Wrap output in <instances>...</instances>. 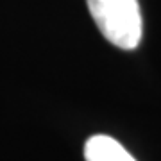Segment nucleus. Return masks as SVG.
Listing matches in <instances>:
<instances>
[{
    "label": "nucleus",
    "instance_id": "f03ea898",
    "mask_svg": "<svg viewBox=\"0 0 161 161\" xmlns=\"http://www.w3.org/2000/svg\"><path fill=\"white\" fill-rule=\"evenodd\" d=\"M84 158L86 161H136L124 145L106 134H95L88 138L84 145Z\"/></svg>",
    "mask_w": 161,
    "mask_h": 161
},
{
    "label": "nucleus",
    "instance_id": "f257e3e1",
    "mask_svg": "<svg viewBox=\"0 0 161 161\" xmlns=\"http://www.w3.org/2000/svg\"><path fill=\"white\" fill-rule=\"evenodd\" d=\"M90 14L106 40L124 50L142 41L143 22L138 0H86Z\"/></svg>",
    "mask_w": 161,
    "mask_h": 161
}]
</instances>
